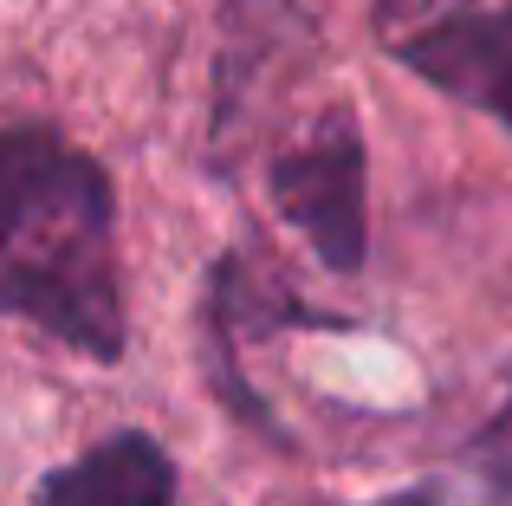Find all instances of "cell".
Listing matches in <instances>:
<instances>
[{"label": "cell", "mask_w": 512, "mask_h": 506, "mask_svg": "<svg viewBox=\"0 0 512 506\" xmlns=\"http://www.w3.org/2000/svg\"><path fill=\"white\" fill-rule=\"evenodd\" d=\"M273 208L318 247L331 273H357L370 253V221H363V137L344 111L325 117L312 143L286 150L266 176Z\"/></svg>", "instance_id": "3957f363"}, {"label": "cell", "mask_w": 512, "mask_h": 506, "mask_svg": "<svg viewBox=\"0 0 512 506\" xmlns=\"http://www.w3.org/2000/svg\"><path fill=\"white\" fill-rule=\"evenodd\" d=\"M383 39L435 91L512 130V0H383Z\"/></svg>", "instance_id": "7a4b0ae2"}, {"label": "cell", "mask_w": 512, "mask_h": 506, "mask_svg": "<svg viewBox=\"0 0 512 506\" xmlns=\"http://www.w3.org/2000/svg\"><path fill=\"white\" fill-rule=\"evenodd\" d=\"M0 312L85 357L124 351L111 182L59 130H0Z\"/></svg>", "instance_id": "6da1fadb"}, {"label": "cell", "mask_w": 512, "mask_h": 506, "mask_svg": "<svg viewBox=\"0 0 512 506\" xmlns=\"http://www.w3.org/2000/svg\"><path fill=\"white\" fill-rule=\"evenodd\" d=\"M474 474L487 487V506H512V396L500 416L474 435Z\"/></svg>", "instance_id": "5b68a950"}, {"label": "cell", "mask_w": 512, "mask_h": 506, "mask_svg": "<svg viewBox=\"0 0 512 506\" xmlns=\"http://www.w3.org/2000/svg\"><path fill=\"white\" fill-rule=\"evenodd\" d=\"M33 506H175V461L156 435L124 429L39 481Z\"/></svg>", "instance_id": "277c9868"}]
</instances>
